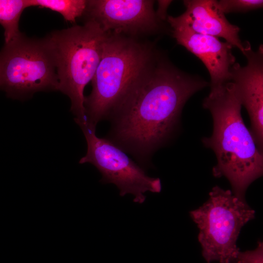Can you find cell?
<instances>
[{"mask_svg":"<svg viewBox=\"0 0 263 263\" xmlns=\"http://www.w3.org/2000/svg\"><path fill=\"white\" fill-rule=\"evenodd\" d=\"M208 85L160 53L111 114L107 138L146 168L173 133L187 100Z\"/></svg>","mask_w":263,"mask_h":263,"instance_id":"1","label":"cell"},{"mask_svg":"<svg viewBox=\"0 0 263 263\" xmlns=\"http://www.w3.org/2000/svg\"><path fill=\"white\" fill-rule=\"evenodd\" d=\"M203 106L210 112L213 122L212 135L202 139L216 156L212 174L225 177L233 194L245 200L248 187L263 175V154L244 122L242 104L233 82L210 88Z\"/></svg>","mask_w":263,"mask_h":263,"instance_id":"2","label":"cell"},{"mask_svg":"<svg viewBox=\"0 0 263 263\" xmlns=\"http://www.w3.org/2000/svg\"><path fill=\"white\" fill-rule=\"evenodd\" d=\"M159 53L150 41L108 33L92 91L85 96L87 122L96 127L109 119Z\"/></svg>","mask_w":263,"mask_h":263,"instance_id":"3","label":"cell"},{"mask_svg":"<svg viewBox=\"0 0 263 263\" xmlns=\"http://www.w3.org/2000/svg\"><path fill=\"white\" fill-rule=\"evenodd\" d=\"M107 35L96 22L85 19L83 25L47 36L55 55L58 91L69 97L76 124L86 121L84 90L95 73Z\"/></svg>","mask_w":263,"mask_h":263,"instance_id":"4","label":"cell"},{"mask_svg":"<svg viewBox=\"0 0 263 263\" xmlns=\"http://www.w3.org/2000/svg\"><path fill=\"white\" fill-rule=\"evenodd\" d=\"M54 51L47 37L21 33L0 50V90L9 98L25 100L39 92L58 91Z\"/></svg>","mask_w":263,"mask_h":263,"instance_id":"5","label":"cell"},{"mask_svg":"<svg viewBox=\"0 0 263 263\" xmlns=\"http://www.w3.org/2000/svg\"><path fill=\"white\" fill-rule=\"evenodd\" d=\"M202 206L190 212L199 229L198 241L207 263H231L240 251L237 241L242 228L255 217L245 200L218 186Z\"/></svg>","mask_w":263,"mask_h":263,"instance_id":"6","label":"cell"},{"mask_svg":"<svg viewBox=\"0 0 263 263\" xmlns=\"http://www.w3.org/2000/svg\"><path fill=\"white\" fill-rule=\"evenodd\" d=\"M77 124L82 131L87 145L86 155L80 158L79 163L93 165L102 175L101 183L114 184L120 196L132 194L133 202L138 204L145 202L144 194L147 191H161L159 178L148 176L145 169L121 148L107 138L98 137L96 127L87 121Z\"/></svg>","mask_w":263,"mask_h":263,"instance_id":"7","label":"cell"},{"mask_svg":"<svg viewBox=\"0 0 263 263\" xmlns=\"http://www.w3.org/2000/svg\"><path fill=\"white\" fill-rule=\"evenodd\" d=\"M154 3L150 0H89L83 16L96 22L106 33L142 39L166 29Z\"/></svg>","mask_w":263,"mask_h":263,"instance_id":"8","label":"cell"},{"mask_svg":"<svg viewBox=\"0 0 263 263\" xmlns=\"http://www.w3.org/2000/svg\"><path fill=\"white\" fill-rule=\"evenodd\" d=\"M245 66L235 63L231 67L230 81L234 85L242 105L247 110L251 123V134L259 149L263 148V48L252 50L249 42H243Z\"/></svg>","mask_w":263,"mask_h":263,"instance_id":"9","label":"cell"},{"mask_svg":"<svg viewBox=\"0 0 263 263\" xmlns=\"http://www.w3.org/2000/svg\"><path fill=\"white\" fill-rule=\"evenodd\" d=\"M167 21L177 43L195 55L206 66L210 75V88L230 81V71L236 63L230 44L215 37L194 32L168 16Z\"/></svg>","mask_w":263,"mask_h":263,"instance_id":"10","label":"cell"},{"mask_svg":"<svg viewBox=\"0 0 263 263\" xmlns=\"http://www.w3.org/2000/svg\"><path fill=\"white\" fill-rule=\"evenodd\" d=\"M186 11L180 16H168L173 21L183 24L197 33L224 38L244 55L243 42L239 33L240 29L230 23L214 0H186Z\"/></svg>","mask_w":263,"mask_h":263,"instance_id":"11","label":"cell"},{"mask_svg":"<svg viewBox=\"0 0 263 263\" xmlns=\"http://www.w3.org/2000/svg\"><path fill=\"white\" fill-rule=\"evenodd\" d=\"M31 6L30 0H0V24L4 29L5 43L20 35V16L25 9Z\"/></svg>","mask_w":263,"mask_h":263,"instance_id":"12","label":"cell"},{"mask_svg":"<svg viewBox=\"0 0 263 263\" xmlns=\"http://www.w3.org/2000/svg\"><path fill=\"white\" fill-rule=\"evenodd\" d=\"M32 6L46 8L60 13L64 19L75 23L76 19L83 16L87 0H30Z\"/></svg>","mask_w":263,"mask_h":263,"instance_id":"13","label":"cell"},{"mask_svg":"<svg viewBox=\"0 0 263 263\" xmlns=\"http://www.w3.org/2000/svg\"><path fill=\"white\" fill-rule=\"evenodd\" d=\"M221 11L224 14L233 12L245 13L263 7L262 0H221L217 1Z\"/></svg>","mask_w":263,"mask_h":263,"instance_id":"14","label":"cell"},{"mask_svg":"<svg viewBox=\"0 0 263 263\" xmlns=\"http://www.w3.org/2000/svg\"><path fill=\"white\" fill-rule=\"evenodd\" d=\"M235 261L236 263H263V242H259L254 250L239 251Z\"/></svg>","mask_w":263,"mask_h":263,"instance_id":"15","label":"cell"},{"mask_svg":"<svg viewBox=\"0 0 263 263\" xmlns=\"http://www.w3.org/2000/svg\"><path fill=\"white\" fill-rule=\"evenodd\" d=\"M171 2V0H158V8L155 13L157 17L163 22L167 19V9Z\"/></svg>","mask_w":263,"mask_h":263,"instance_id":"16","label":"cell"}]
</instances>
